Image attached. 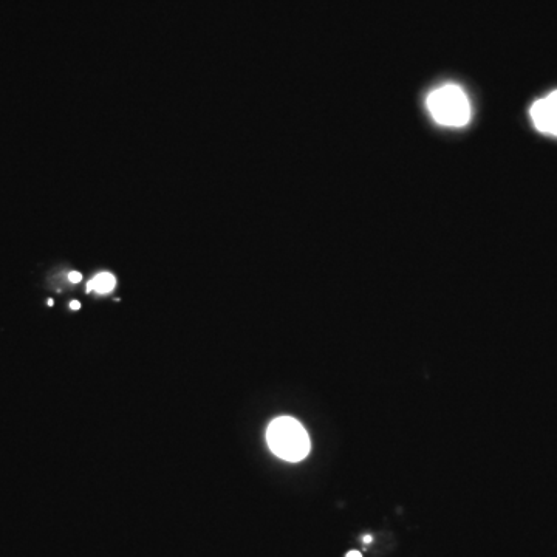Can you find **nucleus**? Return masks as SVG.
I'll return each instance as SVG.
<instances>
[{"label": "nucleus", "mask_w": 557, "mask_h": 557, "mask_svg": "<svg viewBox=\"0 0 557 557\" xmlns=\"http://www.w3.org/2000/svg\"><path fill=\"white\" fill-rule=\"evenodd\" d=\"M346 557H363V554L359 553V551H350Z\"/></svg>", "instance_id": "423d86ee"}, {"label": "nucleus", "mask_w": 557, "mask_h": 557, "mask_svg": "<svg viewBox=\"0 0 557 557\" xmlns=\"http://www.w3.org/2000/svg\"><path fill=\"white\" fill-rule=\"evenodd\" d=\"M428 109L434 120L443 126L462 127L471 120V104L463 90L454 84L432 92L428 98Z\"/></svg>", "instance_id": "f03ea898"}, {"label": "nucleus", "mask_w": 557, "mask_h": 557, "mask_svg": "<svg viewBox=\"0 0 557 557\" xmlns=\"http://www.w3.org/2000/svg\"><path fill=\"white\" fill-rule=\"evenodd\" d=\"M69 279L73 284H78V282L83 281V274L78 273V271H72V273L69 274Z\"/></svg>", "instance_id": "39448f33"}, {"label": "nucleus", "mask_w": 557, "mask_h": 557, "mask_svg": "<svg viewBox=\"0 0 557 557\" xmlns=\"http://www.w3.org/2000/svg\"><path fill=\"white\" fill-rule=\"evenodd\" d=\"M267 441L271 452L287 462H301L310 452V437L294 418L281 417L271 421Z\"/></svg>", "instance_id": "f257e3e1"}, {"label": "nucleus", "mask_w": 557, "mask_h": 557, "mask_svg": "<svg viewBox=\"0 0 557 557\" xmlns=\"http://www.w3.org/2000/svg\"><path fill=\"white\" fill-rule=\"evenodd\" d=\"M70 308H72V310H79V308H81V304H79L78 301H73L72 304H70Z\"/></svg>", "instance_id": "0eeeda50"}, {"label": "nucleus", "mask_w": 557, "mask_h": 557, "mask_svg": "<svg viewBox=\"0 0 557 557\" xmlns=\"http://www.w3.org/2000/svg\"><path fill=\"white\" fill-rule=\"evenodd\" d=\"M115 285H117V281H115V277L112 274L101 273L93 277L92 281L87 284V293L95 290L96 293L107 294L115 288Z\"/></svg>", "instance_id": "20e7f679"}, {"label": "nucleus", "mask_w": 557, "mask_h": 557, "mask_svg": "<svg viewBox=\"0 0 557 557\" xmlns=\"http://www.w3.org/2000/svg\"><path fill=\"white\" fill-rule=\"evenodd\" d=\"M364 544H370V542H373V537L372 536H364L363 539Z\"/></svg>", "instance_id": "6e6552de"}, {"label": "nucleus", "mask_w": 557, "mask_h": 557, "mask_svg": "<svg viewBox=\"0 0 557 557\" xmlns=\"http://www.w3.org/2000/svg\"><path fill=\"white\" fill-rule=\"evenodd\" d=\"M531 118L537 130L557 137V90L533 104Z\"/></svg>", "instance_id": "7ed1b4c3"}]
</instances>
